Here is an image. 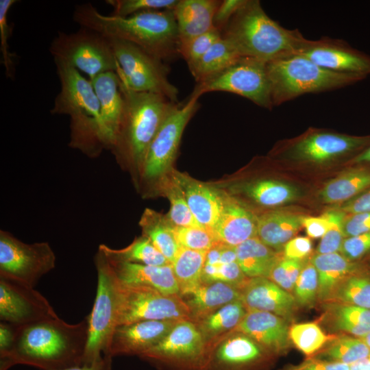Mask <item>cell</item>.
<instances>
[{
	"mask_svg": "<svg viewBox=\"0 0 370 370\" xmlns=\"http://www.w3.org/2000/svg\"><path fill=\"white\" fill-rule=\"evenodd\" d=\"M221 38V32L214 27L205 34L180 42L179 55L190 69Z\"/></svg>",
	"mask_w": 370,
	"mask_h": 370,
	"instance_id": "47",
	"label": "cell"
},
{
	"mask_svg": "<svg viewBox=\"0 0 370 370\" xmlns=\"http://www.w3.org/2000/svg\"><path fill=\"white\" fill-rule=\"evenodd\" d=\"M329 362L348 365L370 357V349L362 338L345 335L334 338L312 356Z\"/></svg>",
	"mask_w": 370,
	"mask_h": 370,
	"instance_id": "39",
	"label": "cell"
},
{
	"mask_svg": "<svg viewBox=\"0 0 370 370\" xmlns=\"http://www.w3.org/2000/svg\"><path fill=\"white\" fill-rule=\"evenodd\" d=\"M123 84L136 92H152L179 103V90L169 79V68L160 58L124 40L108 38Z\"/></svg>",
	"mask_w": 370,
	"mask_h": 370,
	"instance_id": "7",
	"label": "cell"
},
{
	"mask_svg": "<svg viewBox=\"0 0 370 370\" xmlns=\"http://www.w3.org/2000/svg\"><path fill=\"white\" fill-rule=\"evenodd\" d=\"M97 272V293L87 316L88 338L84 365H91L108 355L116 324V277L104 254L98 249L95 256ZM111 358V357H110Z\"/></svg>",
	"mask_w": 370,
	"mask_h": 370,
	"instance_id": "8",
	"label": "cell"
},
{
	"mask_svg": "<svg viewBox=\"0 0 370 370\" xmlns=\"http://www.w3.org/2000/svg\"><path fill=\"white\" fill-rule=\"evenodd\" d=\"M206 252L180 247L171 265L181 297L201 284Z\"/></svg>",
	"mask_w": 370,
	"mask_h": 370,
	"instance_id": "37",
	"label": "cell"
},
{
	"mask_svg": "<svg viewBox=\"0 0 370 370\" xmlns=\"http://www.w3.org/2000/svg\"><path fill=\"white\" fill-rule=\"evenodd\" d=\"M242 56L233 45L221 38L189 69L197 84L221 73Z\"/></svg>",
	"mask_w": 370,
	"mask_h": 370,
	"instance_id": "35",
	"label": "cell"
},
{
	"mask_svg": "<svg viewBox=\"0 0 370 370\" xmlns=\"http://www.w3.org/2000/svg\"><path fill=\"white\" fill-rule=\"evenodd\" d=\"M370 145V136H356L323 130H311L284 146L282 155L305 163H328L358 153Z\"/></svg>",
	"mask_w": 370,
	"mask_h": 370,
	"instance_id": "15",
	"label": "cell"
},
{
	"mask_svg": "<svg viewBox=\"0 0 370 370\" xmlns=\"http://www.w3.org/2000/svg\"><path fill=\"white\" fill-rule=\"evenodd\" d=\"M139 225L142 235L149 238L172 264L180 247L174 235V225L166 216L146 208L141 215Z\"/></svg>",
	"mask_w": 370,
	"mask_h": 370,
	"instance_id": "34",
	"label": "cell"
},
{
	"mask_svg": "<svg viewBox=\"0 0 370 370\" xmlns=\"http://www.w3.org/2000/svg\"><path fill=\"white\" fill-rule=\"evenodd\" d=\"M199 97L190 95L164 121L146 153L138 180L147 193L169 172L177 156L184 129L199 109Z\"/></svg>",
	"mask_w": 370,
	"mask_h": 370,
	"instance_id": "11",
	"label": "cell"
},
{
	"mask_svg": "<svg viewBox=\"0 0 370 370\" xmlns=\"http://www.w3.org/2000/svg\"><path fill=\"white\" fill-rule=\"evenodd\" d=\"M319 278L317 297L329 301L337 286L353 275L356 265L338 253L316 254L311 259Z\"/></svg>",
	"mask_w": 370,
	"mask_h": 370,
	"instance_id": "30",
	"label": "cell"
},
{
	"mask_svg": "<svg viewBox=\"0 0 370 370\" xmlns=\"http://www.w3.org/2000/svg\"><path fill=\"white\" fill-rule=\"evenodd\" d=\"M205 370H257L272 356L247 335L236 330L208 346Z\"/></svg>",
	"mask_w": 370,
	"mask_h": 370,
	"instance_id": "18",
	"label": "cell"
},
{
	"mask_svg": "<svg viewBox=\"0 0 370 370\" xmlns=\"http://www.w3.org/2000/svg\"><path fill=\"white\" fill-rule=\"evenodd\" d=\"M318 289V273L310 262L304 264L293 289L297 304L304 307L312 306L317 298Z\"/></svg>",
	"mask_w": 370,
	"mask_h": 370,
	"instance_id": "48",
	"label": "cell"
},
{
	"mask_svg": "<svg viewBox=\"0 0 370 370\" xmlns=\"http://www.w3.org/2000/svg\"><path fill=\"white\" fill-rule=\"evenodd\" d=\"M171 173L182 188L196 221L213 229L223 212L227 194L185 173L173 171Z\"/></svg>",
	"mask_w": 370,
	"mask_h": 370,
	"instance_id": "20",
	"label": "cell"
},
{
	"mask_svg": "<svg viewBox=\"0 0 370 370\" xmlns=\"http://www.w3.org/2000/svg\"><path fill=\"white\" fill-rule=\"evenodd\" d=\"M355 163L370 162V145L353 158Z\"/></svg>",
	"mask_w": 370,
	"mask_h": 370,
	"instance_id": "61",
	"label": "cell"
},
{
	"mask_svg": "<svg viewBox=\"0 0 370 370\" xmlns=\"http://www.w3.org/2000/svg\"><path fill=\"white\" fill-rule=\"evenodd\" d=\"M304 266L300 260L282 256L273 268L269 279L285 291L292 292Z\"/></svg>",
	"mask_w": 370,
	"mask_h": 370,
	"instance_id": "49",
	"label": "cell"
},
{
	"mask_svg": "<svg viewBox=\"0 0 370 370\" xmlns=\"http://www.w3.org/2000/svg\"><path fill=\"white\" fill-rule=\"evenodd\" d=\"M15 325L1 321L0 323V354L7 352L13 343Z\"/></svg>",
	"mask_w": 370,
	"mask_h": 370,
	"instance_id": "58",
	"label": "cell"
},
{
	"mask_svg": "<svg viewBox=\"0 0 370 370\" xmlns=\"http://www.w3.org/2000/svg\"><path fill=\"white\" fill-rule=\"evenodd\" d=\"M339 209L349 214L370 212V190L345 202Z\"/></svg>",
	"mask_w": 370,
	"mask_h": 370,
	"instance_id": "57",
	"label": "cell"
},
{
	"mask_svg": "<svg viewBox=\"0 0 370 370\" xmlns=\"http://www.w3.org/2000/svg\"><path fill=\"white\" fill-rule=\"evenodd\" d=\"M98 249L112 260L158 267L171 264L151 241L143 235L135 238L123 249H112L105 244L99 245Z\"/></svg>",
	"mask_w": 370,
	"mask_h": 370,
	"instance_id": "38",
	"label": "cell"
},
{
	"mask_svg": "<svg viewBox=\"0 0 370 370\" xmlns=\"http://www.w3.org/2000/svg\"><path fill=\"white\" fill-rule=\"evenodd\" d=\"M49 51L54 60L81 71L89 80L102 73L116 72L119 68L109 38L84 27L74 33L59 32Z\"/></svg>",
	"mask_w": 370,
	"mask_h": 370,
	"instance_id": "10",
	"label": "cell"
},
{
	"mask_svg": "<svg viewBox=\"0 0 370 370\" xmlns=\"http://www.w3.org/2000/svg\"><path fill=\"white\" fill-rule=\"evenodd\" d=\"M121 86L124 107L109 150L120 164L131 169L138 178L152 140L166 119L181 103L158 94L132 90L121 79Z\"/></svg>",
	"mask_w": 370,
	"mask_h": 370,
	"instance_id": "3",
	"label": "cell"
},
{
	"mask_svg": "<svg viewBox=\"0 0 370 370\" xmlns=\"http://www.w3.org/2000/svg\"><path fill=\"white\" fill-rule=\"evenodd\" d=\"M369 187L370 171L353 169L326 183L318 196L321 201L326 204L346 202Z\"/></svg>",
	"mask_w": 370,
	"mask_h": 370,
	"instance_id": "36",
	"label": "cell"
},
{
	"mask_svg": "<svg viewBox=\"0 0 370 370\" xmlns=\"http://www.w3.org/2000/svg\"><path fill=\"white\" fill-rule=\"evenodd\" d=\"M209 348L195 324L179 321L158 345L138 356L160 370H205Z\"/></svg>",
	"mask_w": 370,
	"mask_h": 370,
	"instance_id": "12",
	"label": "cell"
},
{
	"mask_svg": "<svg viewBox=\"0 0 370 370\" xmlns=\"http://www.w3.org/2000/svg\"><path fill=\"white\" fill-rule=\"evenodd\" d=\"M273 107L309 93L334 90L356 84L365 76L333 72L297 53L266 63Z\"/></svg>",
	"mask_w": 370,
	"mask_h": 370,
	"instance_id": "6",
	"label": "cell"
},
{
	"mask_svg": "<svg viewBox=\"0 0 370 370\" xmlns=\"http://www.w3.org/2000/svg\"><path fill=\"white\" fill-rule=\"evenodd\" d=\"M295 53L302 55L327 70L365 76L370 75V56L341 39L323 36L304 38Z\"/></svg>",
	"mask_w": 370,
	"mask_h": 370,
	"instance_id": "16",
	"label": "cell"
},
{
	"mask_svg": "<svg viewBox=\"0 0 370 370\" xmlns=\"http://www.w3.org/2000/svg\"><path fill=\"white\" fill-rule=\"evenodd\" d=\"M112 358L103 356L101 360L91 365H82L64 370H111Z\"/></svg>",
	"mask_w": 370,
	"mask_h": 370,
	"instance_id": "59",
	"label": "cell"
},
{
	"mask_svg": "<svg viewBox=\"0 0 370 370\" xmlns=\"http://www.w3.org/2000/svg\"><path fill=\"white\" fill-rule=\"evenodd\" d=\"M347 364L329 362L308 357L304 361L297 365H291L280 370H349Z\"/></svg>",
	"mask_w": 370,
	"mask_h": 370,
	"instance_id": "55",
	"label": "cell"
},
{
	"mask_svg": "<svg viewBox=\"0 0 370 370\" xmlns=\"http://www.w3.org/2000/svg\"><path fill=\"white\" fill-rule=\"evenodd\" d=\"M56 255L47 242L25 243L0 230V277L34 288L56 266Z\"/></svg>",
	"mask_w": 370,
	"mask_h": 370,
	"instance_id": "14",
	"label": "cell"
},
{
	"mask_svg": "<svg viewBox=\"0 0 370 370\" xmlns=\"http://www.w3.org/2000/svg\"><path fill=\"white\" fill-rule=\"evenodd\" d=\"M182 297L188 307L190 321L195 323L225 305L241 300V288L223 282L201 283Z\"/></svg>",
	"mask_w": 370,
	"mask_h": 370,
	"instance_id": "27",
	"label": "cell"
},
{
	"mask_svg": "<svg viewBox=\"0 0 370 370\" xmlns=\"http://www.w3.org/2000/svg\"><path fill=\"white\" fill-rule=\"evenodd\" d=\"M221 1L179 0L173 9L180 43L214 28L215 12Z\"/></svg>",
	"mask_w": 370,
	"mask_h": 370,
	"instance_id": "26",
	"label": "cell"
},
{
	"mask_svg": "<svg viewBox=\"0 0 370 370\" xmlns=\"http://www.w3.org/2000/svg\"><path fill=\"white\" fill-rule=\"evenodd\" d=\"M312 250V243L309 238L297 236L291 238L284 246V257L288 259L301 260L308 256Z\"/></svg>",
	"mask_w": 370,
	"mask_h": 370,
	"instance_id": "54",
	"label": "cell"
},
{
	"mask_svg": "<svg viewBox=\"0 0 370 370\" xmlns=\"http://www.w3.org/2000/svg\"><path fill=\"white\" fill-rule=\"evenodd\" d=\"M241 301L229 303L194 323L208 347L221 336L234 330L247 314Z\"/></svg>",
	"mask_w": 370,
	"mask_h": 370,
	"instance_id": "32",
	"label": "cell"
},
{
	"mask_svg": "<svg viewBox=\"0 0 370 370\" xmlns=\"http://www.w3.org/2000/svg\"><path fill=\"white\" fill-rule=\"evenodd\" d=\"M369 358H370V357H369Z\"/></svg>",
	"mask_w": 370,
	"mask_h": 370,
	"instance_id": "63",
	"label": "cell"
},
{
	"mask_svg": "<svg viewBox=\"0 0 370 370\" xmlns=\"http://www.w3.org/2000/svg\"><path fill=\"white\" fill-rule=\"evenodd\" d=\"M265 62L242 56L217 75L197 84L190 95L200 97L208 92H227L245 97L259 107H273Z\"/></svg>",
	"mask_w": 370,
	"mask_h": 370,
	"instance_id": "13",
	"label": "cell"
},
{
	"mask_svg": "<svg viewBox=\"0 0 370 370\" xmlns=\"http://www.w3.org/2000/svg\"><path fill=\"white\" fill-rule=\"evenodd\" d=\"M236 190L264 207L281 206L295 201L301 195L297 187L282 181L270 179L240 184L237 186Z\"/></svg>",
	"mask_w": 370,
	"mask_h": 370,
	"instance_id": "31",
	"label": "cell"
},
{
	"mask_svg": "<svg viewBox=\"0 0 370 370\" xmlns=\"http://www.w3.org/2000/svg\"><path fill=\"white\" fill-rule=\"evenodd\" d=\"M88 338L87 317L70 324L58 316L15 325L10 348L0 354V370L25 365L40 370H64L84 365Z\"/></svg>",
	"mask_w": 370,
	"mask_h": 370,
	"instance_id": "1",
	"label": "cell"
},
{
	"mask_svg": "<svg viewBox=\"0 0 370 370\" xmlns=\"http://www.w3.org/2000/svg\"><path fill=\"white\" fill-rule=\"evenodd\" d=\"M241 300L247 311L271 312L287 321L297 305L293 295L267 278H249L241 288Z\"/></svg>",
	"mask_w": 370,
	"mask_h": 370,
	"instance_id": "21",
	"label": "cell"
},
{
	"mask_svg": "<svg viewBox=\"0 0 370 370\" xmlns=\"http://www.w3.org/2000/svg\"><path fill=\"white\" fill-rule=\"evenodd\" d=\"M245 0L221 1L214 16V27L222 32L234 14L245 3Z\"/></svg>",
	"mask_w": 370,
	"mask_h": 370,
	"instance_id": "53",
	"label": "cell"
},
{
	"mask_svg": "<svg viewBox=\"0 0 370 370\" xmlns=\"http://www.w3.org/2000/svg\"><path fill=\"white\" fill-rule=\"evenodd\" d=\"M330 226L325 234L321 237L317 249V254H324L340 251L345 239L343 221L346 213L340 209L330 210L325 213Z\"/></svg>",
	"mask_w": 370,
	"mask_h": 370,
	"instance_id": "45",
	"label": "cell"
},
{
	"mask_svg": "<svg viewBox=\"0 0 370 370\" xmlns=\"http://www.w3.org/2000/svg\"><path fill=\"white\" fill-rule=\"evenodd\" d=\"M302 226L308 236L312 238H321L327 232L330 221L324 213L320 217H304Z\"/></svg>",
	"mask_w": 370,
	"mask_h": 370,
	"instance_id": "56",
	"label": "cell"
},
{
	"mask_svg": "<svg viewBox=\"0 0 370 370\" xmlns=\"http://www.w3.org/2000/svg\"><path fill=\"white\" fill-rule=\"evenodd\" d=\"M107 259L122 283L148 286L166 295H180L171 264L149 266Z\"/></svg>",
	"mask_w": 370,
	"mask_h": 370,
	"instance_id": "25",
	"label": "cell"
},
{
	"mask_svg": "<svg viewBox=\"0 0 370 370\" xmlns=\"http://www.w3.org/2000/svg\"><path fill=\"white\" fill-rule=\"evenodd\" d=\"M158 190L167 197L170 209L166 214L170 222L176 227L201 225L193 217L185 199L184 193L173 177L171 173L165 175L156 185Z\"/></svg>",
	"mask_w": 370,
	"mask_h": 370,
	"instance_id": "40",
	"label": "cell"
},
{
	"mask_svg": "<svg viewBox=\"0 0 370 370\" xmlns=\"http://www.w3.org/2000/svg\"><path fill=\"white\" fill-rule=\"evenodd\" d=\"M329 301L370 309V278L356 275L347 277L337 286Z\"/></svg>",
	"mask_w": 370,
	"mask_h": 370,
	"instance_id": "41",
	"label": "cell"
},
{
	"mask_svg": "<svg viewBox=\"0 0 370 370\" xmlns=\"http://www.w3.org/2000/svg\"><path fill=\"white\" fill-rule=\"evenodd\" d=\"M325 306L326 321L332 330L358 338L370 332V309L333 301Z\"/></svg>",
	"mask_w": 370,
	"mask_h": 370,
	"instance_id": "33",
	"label": "cell"
},
{
	"mask_svg": "<svg viewBox=\"0 0 370 370\" xmlns=\"http://www.w3.org/2000/svg\"><path fill=\"white\" fill-rule=\"evenodd\" d=\"M58 315L47 299L34 288L0 277V319L23 325Z\"/></svg>",
	"mask_w": 370,
	"mask_h": 370,
	"instance_id": "17",
	"label": "cell"
},
{
	"mask_svg": "<svg viewBox=\"0 0 370 370\" xmlns=\"http://www.w3.org/2000/svg\"><path fill=\"white\" fill-rule=\"evenodd\" d=\"M345 237H349L370 232V212L350 214L343 221Z\"/></svg>",
	"mask_w": 370,
	"mask_h": 370,
	"instance_id": "52",
	"label": "cell"
},
{
	"mask_svg": "<svg viewBox=\"0 0 370 370\" xmlns=\"http://www.w3.org/2000/svg\"><path fill=\"white\" fill-rule=\"evenodd\" d=\"M258 217L241 201L227 194L221 215L213 228L217 239L236 247L257 236Z\"/></svg>",
	"mask_w": 370,
	"mask_h": 370,
	"instance_id": "23",
	"label": "cell"
},
{
	"mask_svg": "<svg viewBox=\"0 0 370 370\" xmlns=\"http://www.w3.org/2000/svg\"><path fill=\"white\" fill-rule=\"evenodd\" d=\"M221 34L241 56L265 62L295 53L305 38L270 18L258 0H245Z\"/></svg>",
	"mask_w": 370,
	"mask_h": 370,
	"instance_id": "5",
	"label": "cell"
},
{
	"mask_svg": "<svg viewBox=\"0 0 370 370\" xmlns=\"http://www.w3.org/2000/svg\"><path fill=\"white\" fill-rule=\"evenodd\" d=\"M179 0H107L113 8L112 15L126 17L152 10H173Z\"/></svg>",
	"mask_w": 370,
	"mask_h": 370,
	"instance_id": "46",
	"label": "cell"
},
{
	"mask_svg": "<svg viewBox=\"0 0 370 370\" xmlns=\"http://www.w3.org/2000/svg\"><path fill=\"white\" fill-rule=\"evenodd\" d=\"M349 370H370V358H367L349 365Z\"/></svg>",
	"mask_w": 370,
	"mask_h": 370,
	"instance_id": "60",
	"label": "cell"
},
{
	"mask_svg": "<svg viewBox=\"0 0 370 370\" xmlns=\"http://www.w3.org/2000/svg\"><path fill=\"white\" fill-rule=\"evenodd\" d=\"M15 2H16V0H0V50L2 55V64L8 77H11L14 74V62L13 54L10 53L8 45V38L11 29L8 23V14Z\"/></svg>",
	"mask_w": 370,
	"mask_h": 370,
	"instance_id": "50",
	"label": "cell"
},
{
	"mask_svg": "<svg viewBox=\"0 0 370 370\" xmlns=\"http://www.w3.org/2000/svg\"><path fill=\"white\" fill-rule=\"evenodd\" d=\"M234 330L247 335L273 356L289 347L287 321L271 312L248 310Z\"/></svg>",
	"mask_w": 370,
	"mask_h": 370,
	"instance_id": "22",
	"label": "cell"
},
{
	"mask_svg": "<svg viewBox=\"0 0 370 370\" xmlns=\"http://www.w3.org/2000/svg\"><path fill=\"white\" fill-rule=\"evenodd\" d=\"M73 18L81 27L130 42L163 61L180 56L173 10L145 11L121 17L101 14L87 3L75 8Z\"/></svg>",
	"mask_w": 370,
	"mask_h": 370,
	"instance_id": "2",
	"label": "cell"
},
{
	"mask_svg": "<svg viewBox=\"0 0 370 370\" xmlns=\"http://www.w3.org/2000/svg\"><path fill=\"white\" fill-rule=\"evenodd\" d=\"M173 232L180 247L193 250L207 251L218 241L214 230L203 225L174 226Z\"/></svg>",
	"mask_w": 370,
	"mask_h": 370,
	"instance_id": "43",
	"label": "cell"
},
{
	"mask_svg": "<svg viewBox=\"0 0 370 370\" xmlns=\"http://www.w3.org/2000/svg\"><path fill=\"white\" fill-rule=\"evenodd\" d=\"M116 295L117 326L150 320L190 321L188 307L180 295L124 284L116 278Z\"/></svg>",
	"mask_w": 370,
	"mask_h": 370,
	"instance_id": "9",
	"label": "cell"
},
{
	"mask_svg": "<svg viewBox=\"0 0 370 370\" xmlns=\"http://www.w3.org/2000/svg\"><path fill=\"white\" fill-rule=\"evenodd\" d=\"M304 216L286 210H273L258 217L257 237L266 245L280 252L302 226Z\"/></svg>",
	"mask_w": 370,
	"mask_h": 370,
	"instance_id": "28",
	"label": "cell"
},
{
	"mask_svg": "<svg viewBox=\"0 0 370 370\" xmlns=\"http://www.w3.org/2000/svg\"><path fill=\"white\" fill-rule=\"evenodd\" d=\"M249 278L236 261L231 263H204L201 280L202 283L223 282L242 288Z\"/></svg>",
	"mask_w": 370,
	"mask_h": 370,
	"instance_id": "44",
	"label": "cell"
},
{
	"mask_svg": "<svg viewBox=\"0 0 370 370\" xmlns=\"http://www.w3.org/2000/svg\"><path fill=\"white\" fill-rule=\"evenodd\" d=\"M90 81L99 103L104 135L110 149L124 107L121 79L116 72L108 71Z\"/></svg>",
	"mask_w": 370,
	"mask_h": 370,
	"instance_id": "24",
	"label": "cell"
},
{
	"mask_svg": "<svg viewBox=\"0 0 370 370\" xmlns=\"http://www.w3.org/2000/svg\"><path fill=\"white\" fill-rule=\"evenodd\" d=\"M370 349V332L360 338Z\"/></svg>",
	"mask_w": 370,
	"mask_h": 370,
	"instance_id": "62",
	"label": "cell"
},
{
	"mask_svg": "<svg viewBox=\"0 0 370 370\" xmlns=\"http://www.w3.org/2000/svg\"><path fill=\"white\" fill-rule=\"evenodd\" d=\"M54 62L60 90L51 113L70 117L69 147L89 158H97L108 149V145L93 86L74 67L60 60Z\"/></svg>",
	"mask_w": 370,
	"mask_h": 370,
	"instance_id": "4",
	"label": "cell"
},
{
	"mask_svg": "<svg viewBox=\"0 0 370 370\" xmlns=\"http://www.w3.org/2000/svg\"><path fill=\"white\" fill-rule=\"evenodd\" d=\"M181 320H150L116 327L108 355L140 356L158 345Z\"/></svg>",
	"mask_w": 370,
	"mask_h": 370,
	"instance_id": "19",
	"label": "cell"
},
{
	"mask_svg": "<svg viewBox=\"0 0 370 370\" xmlns=\"http://www.w3.org/2000/svg\"><path fill=\"white\" fill-rule=\"evenodd\" d=\"M237 262L249 278H267L282 256L263 243L257 236L236 247Z\"/></svg>",
	"mask_w": 370,
	"mask_h": 370,
	"instance_id": "29",
	"label": "cell"
},
{
	"mask_svg": "<svg viewBox=\"0 0 370 370\" xmlns=\"http://www.w3.org/2000/svg\"><path fill=\"white\" fill-rule=\"evenodd\" d=\"M370 250V232L345 238L340 252L345 258L352 261L361 258Z\"/></svg>",
	"mask_w": 370,
	"mask_h": 370,
	"instance_id": "51",
	"label": "cell"
},
{
	"mask_svg": "<svg viewBox=\"0 0 370 370\" xmlns=\"http://www.w3.org/2000/svg\"><path fill=\"white\" fill-rule=\"evenodd\" d=\"M289 338L296 347L306 355L312 356L321 350L330 340L316 323H301L289 328Z\"/></svg>",
	"mask_w": 370,
	"mask_h": 370,
	"instance_id": "42",
	"label": "cell"
}]
</instances>
